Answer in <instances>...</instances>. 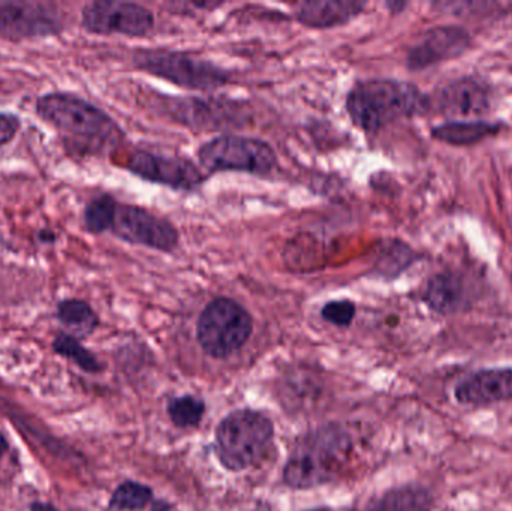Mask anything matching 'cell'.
Instances as JSON below:
<instances>
[{"instance_id":"6da1fadb","label":"cell","mask_w":512,"mask_h":511,"mask_svg":"<svg viewBox=\"0 0 512 511\" xmlns=\"http://www.w3.org/2000/svg\"><path fill=\"white\" fill-rule=\"evenodd\" d=\"M352 452V440L336 423L310 429L289 450L283 483L294 491L319 488L336 479Z\"/></svg>"},{"instance_id":"7a4b0ae2","label":"cell","mask_w":512,"mask_h":511,"mask_svg":"<svg viewBox=\"0 0 512 511\" xmlns=\"http://www.w3.org/2000/svg\"><path fill=\"white\" fill-rule=\"evenodd\" d=\"M346 113L361 131L375 134L397 120L423 114L429 99L406 81L372 78L358 81L346 96Z\"/></svg>"},{"instance_id":"3957f363","label":"cell","mask_w":512,"mask_h":511,"mask_svg":"<svg viewBox=\"0 0 512 511\" xmlns=\"http://www.w3.org/2000/svg\"><path fill=\"white\" fill-rule=\"evenodd\" d=\"M45 122L71 138L83 153H104L119 146L123 131L113 117L71 93H48L36 102Z\"/></svg>"},{"instance_id":"277c9868","label":"cell","mask_w":512,"mask_h":511,"mask_svg":"<svg viewBox=\"0 0 512 511\" xmlns=\"http://www.w3.org/2000/svg\"><path fill=\"white\" fill-rule=\"evenodd\" d=\"M274 425L261 411L243 408L225 416L215 432V453L222 467L242 473L255 467L270 449Z\"/></svg>"},{"instance_id":"5b68a950","label":"cell","mask_w":512,"mask_h":511,"mask_svg":"<svg viewBox=\"0 0 512 511\" xmlns=\"http://www.w3.org/2000/svg\"><path fill=\"white\" fill-rule=\"evenodd\" d=\"M134 63L146 74L195 92H216L233 78L230 69L212 60L167 48H140L134 53Z\"/></svg>"},{"instance_id":"8992f818","label":"cell","mask_w":512,"mask_h":511,"mask_svg":"<svg viewBox=\"0 0 512 511\" xmlns=\"http://www.w3.org/2000/svg\"><path fill=\"white\" fill-rule=\"evenodd\" d=\"M254 333L251 312L231 297L207 303L197 321V339L207 356L228 359L242 350Z\"/></svg>"},{"instance_id":"52a82bcc","label":"cell","mask_w":512,"mask_h":511,"mask_svg":"<svg viewBox=\"0 0 512 511\" xmlns=\"http://www.w3.org/2000/svg\"><path fill=\"white\" fill-rule=\"evenodd\" d=\"M198 162L207 173H246L265 177L277 167L273 147L261 138L222 134L204 143L197 152Z\"/></svg>"},{"instance_id":"ba28073f","label":"cell","mask_w":512,"mask_h":511,"mask_svg":"<svg viewBox=\"0 0 512 511\" xmlns=\"http://www.w3.org/2000/svg\"><path fill=\"white\" fill-rule=\"evenodd\" d=\"M161 108L173 122L198 131L240 128L248 120L245 107L219 98H164Z\"/></svg>"},{"instance_id":"9c48e42d","label":"cell","mask_w":512,"mask_h":511,"mask_svg":"<svg viewBox=\"0 0 512 511\" xmlns=\"http://www.w3.org/2000/svg\"><path fill=\"white\" fill-rule=\"evenodd\" d=\"M111 231L123 242L155 249L164 254L176 251L180 243L176 225L143 207L131 204H117Z\"/></svg>"},{"instance_id":"30bf717a","label":"cell","mask_w":512,"mask_h":511,"mask_svg":"<svg viewBox=\"0 0 512 511\" xmlns=\"http://www.w3.org/2000/svg\"><path fill=\"white\" fill-rule=\"evenodd\" d=\"M126 170L147 182L174 191L194 192L206 183L207 176L191 159L138 149L131 153Z\"/></svg>"},{"instance_id":"8fae6325","label":"cell","mask_w":512,"mask_h":511,"mask_svg":"<svg viewBox=\"0 0 512 511\" xmlns=\"http://www.w3.org/2000/svg\"><path fill=\"white\" fill-rule=\"evenodd\" d=\"M84 29L96 35H125L140 38L152 32L155 15L140 3L98 0L81 12Z\"/></svg>"},{"instance_id":"7c38bea8","label":"cell","mask_w":512,"mask_h":511,"mask_svg":"<svg viewBox=\"0 0 512 511\" xmlns=\"http://www.w3.org/2000/svg\"><path fill=\"white\" fill-rule=\"evenodd\" d=\"M62 29L53 5L36 2H0V36L8 39L54 35Z\"/></svg>"},{"instance_id":"4fadbf2b","label":"cell","mask_w":512,"mask_h":511,"mask_svg":"<svg viewBox=\"0 0 512 511\" xmlns=\"http://www.w3.org/2000/svg\"><path fill=\"white\" fill-rule=\"evenodd\" d=\"M457 404L490 407L512 401V368L495 366L466 375L454 387Z\"/></svg>"},{"instance_id":"5bb4252c","label":"cell","mask_w":512,"mask_h":511,"mask_svg":"<svg viewBox=\"0 0 512 511\" xmlns=\"http://www.w3.org/2000/svg\"><path fill=\"white\" fill-rule=\"evenodd\" d=\"M442 113L456 120L471 119L489 113L492 98L489 87L472 78L454 81L436 96Z\"/></svg>"},{"instance_id":"9a60e30c","label":"cell","mask_w":512,"mask_h":511,"mask_svg":"<svg viewBox=\"0 0 512 511\" xmlns=\"http://www.w3.org/2000/svg\"><path fill=\"white\" fill-rule=\"evenodd\" d=\"M469 35L460 27H436L409 50L408 68L424 69L460 56L468 48Z\"/></svg>"},{"instance_id":"2e32d148","label":"cell","mask_w":512,"mask_h":511,"mask_svg":"<svg viewBox=\"0 0 512 511\" xmlns=\"http://www.w3.org/2000/svg\"><path fill=\"white\" fill-rule=\"evenodd\" d=\"M364 8L366 2L358 0H312L298 3L295 18L309 29H334L351 23Z\"/></svg>"},{"instance_id":"e0dca14e","label":"cell","mask_w":512,"mask_h":511,"mask_svg":"<svg viewBox=\"0 0 512 511\" xmlns=\"http://www.w3.org/2000/svg\"><path fill=\"white\" fill-rule=\"evenodd\" d=\"M424 302L438 314H457L466 308V302H468L465 284L459 276L448 275V273L433 276L427 284Z\"/></svg>"},{"instance_id":"ac0fdd59","label":"cell","mask_w":512,"mask_h":511,"mask_svg":"<svg viewBox=\"0 0 512 511\" xmlns=\"http://www.w3.org/2000/svg\"><path fill=\"white\" fill-rule=\"evenodd\" d=\"M435 495L423 485H402L388 489L364 511H433Z\"/></svg>"},{"instance_id":"d6986e66","label":"cell","mask_w":512,"mask_h":511,"mask_svg":"<svg viewBox=\"0 0 512 511\" xmlns=\"http://www.w3.org/2000/svg\"><path fill=\"white\" fill-rule=\"evenodd\" d=\"M501 125L483 122V120H463V122H447L432 129L433 138L453 144V146H469L478 143L490 135L498 134Z\"/></svg>"},{"instance_id":"ffe728a7","label":"cell","mask_w":512,"mask_h":511,"mask_svg":"<svg viewBox=\"0 0 512 511\" xmlns=\"http://www.w3.org/2000/svg\"><path fill=\"white\" fill-rule=\"evenodd\" d=\"M57 317L71 330L74 338H87L99 326L98 315L83 300H63L57 306Z\"/></svg>"},{"instance_id":"44dd1931","label":"cell","mask_w":512,"mask_h":511,"mask_svg":"<svg viewBox=\"0 0 512 511\" xmlns=\"http://www.w3.org/2000/svg\"><path fill=\"white\" fill-rule=\"evenodd\" d=\"M206 402L197 396L183 395L173 398L167 405V413L174 426L180 429L197 428L206 414Z\"/></svg>"},{"instance_id":"7402d4cb","label":"cell","mask_w":512,"mask_h":511,"mask_svg":"<svg viewBox=\"0 0 512 511\" xmlns=\"http://www.w3.org/2000/svg\"><path fill=\"white\" fill-rule=\"evenodd\" d=\"M153 501V489L143 483L123 482L111 495L108 507L111 510L135 511L143 510Z\"/></svg>"},{"instance_id":"603a6c76","label":"cell","mask_w":512,"mask_h":511,"mask_svg":"<svg viewBox=\"0 0 512 511\" xmlns=\"http://www.w3.org/2000/svg\"><path fill=\"white\" fill-rule=\"evenodd\" d=\"M54 351L66 359L72 360L78 368L89 374H98L104 369L98 359L83 347L74 336L60 333L53 342Z\"/></svg>"},{"instance_id":"cb8c5ba5","label":"cell","mask_w":512,"mask_h":511,"mask_svg":"<svg viewBox=\"0 0 512 511\" xmlns=\"http://www.w3.org/2000/svg\"><path fill=\"white\" fill-rule=\"evenodd\" d=\"M117 203L110 195H99L84 210V225L90 233L101 234L111 230Z\"/></svg>"},{"instance_id":"d4e9b609","label":"cell","mask_w":512,"mask_h":511,"mask_svg":"<svg viewBox=\"0 0 512 511\" xmlns=\"http://www.w3.org/2000/svg\"><path fill=\"white\" fill-rule=\"evenodd\" d=\"M357 315V306L352 300H331L325 303L321 309L322 320L330 323L331 326L349 327Z\"/></svg>"},{"instance_id":"484cf974","label":"cell","mask_w":512,"mask_h":511,"mask_svg":"<svg viewBox=\"0 0 512 511\" xmlns=\"http://www.w3.org/2000/svg\"><path fill=\"white\" fill-rule=\"evenodd\" d=\"M18 129H20V119L17 116L0 113V147L11 141Z\"/></svg>"},{"instance_id":"4316f807","label":"cell","mask_w":512,"mask_h":511,"mask_svg":"<svg viewBox=\"0 0 512 511\" xmlns=\"http://www.w3.org/2000/svg\"><path fill=\"white\" fill-rule=\"evenodd\" d=\"M150 511H173V507H171L170 503H167L165 500H158L152 504V509Z\"/></svg>"},{"instance_id":"83f0119b","label":"cell","mask_w":512,"mask_h":511,"mask_svg":"<svg viewBox=\"0 0 512 511\" xmlns=\"http://www.w3.org/2000/svg\"><path fill=\"white\" fill-rule=\"evenodd\" d=\"M39 240L44 243H53L56 240V236L50 230H44L39 233Z\"/></svg>"},{"instance_id":"f1b7e54d","label":"cell","mask_w":512,"mask_h":511,"mask_svg":"<svg viewBox=\"0 0 512 511\" xmlns=\"http://www.w3.org/2000/svg\"><path fill=\"white\" fill-rule=\"evenodd\" d=\"M30 511H57L56 507L48 503H35Z\"/></svg>"},{"instance_id":"f546056e","label":"cell","mask_w":512,"mask_h":511,"mask_svg":"<svg viewBox=\"0 0 512 511\" xmlns=\"http://www.w3.org/2000/svg\"><path fill=\"white\" fill-rule=\"evenodd\" d=\"M6 450H8V443H6L5 437L0 434V459H2V456L5 455Z\"/></svg>"},{"instance_id":"4dcf8cb0","label":"cell","mask_w":512,"mask_h":511,"mask_svg":"<svg viewBox=\"0 0 512 511\" xmlns=\"http://www.w3.org/2000/svg\"><path fill=\"white\" fill-rule=\"evenodd\" d=\"M303 511H331L328 509V507H316V509H309V510H303Z\"/></svg>"}]
</instances>
